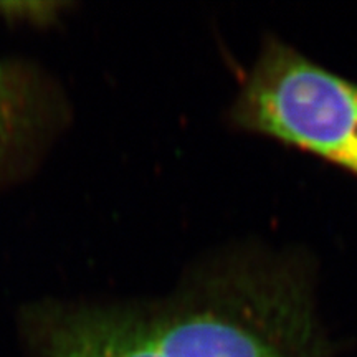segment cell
Returning <instances> with one entry per match:
<instances>
[{"mask_svg":"<svg viewBox=\"0 0 357 357\" xmlns=\"http://www.w3.org/2000/svg\"><path fill=\"white\" fill-rule=\"evenodd\" d=\"M231 121L357 176V84L281 40L263 45L234 102Z\"/></svg>","mask_w":357,"mask_h":357,"instance_id":"1","label":"cell"},{"mask_svg":"<svg viewBox=\"0 0 357 357\" xmlns=\"http://www.w3.org/2000/svg\"><path fill=\"white\" fill-rule=\"evenodd\" d=\"M17 98L15 79L0 65V142L12 132Z\"/></svg>","mask_w":357,"mask_h":357,"instance_id":"2","label":"cell"}]
</instances>
